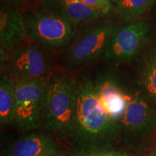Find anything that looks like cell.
Returning <instances> with one entry per match:
<instances>
[{"mask_svg":"<svg viewBox=\"0 0 156 156\" xmlns=\"http://www.w3.org/2000/svg\"><path fill=\"white\" fill-rule=\"evenodd\" d=\"M75 120L67 142L72 156L113 147L121 139V128L108 116L95 88L94 82L77 83Z\"/></svg>","mask_w":156,"mask_h":156,"instance_id":"cell-1","label":"cell"},{"mask_svg":"<svg viewBox=\"0 0 156 156\" xmlns=\"http://www.w3.org/2000/svg\"><path fill=\"white\" fill-rule=\"evenodd\" d=\"M77 80L67 73L51 76L47 97L41 116V129L67 141L75 120Z\"/></svg>","mask_w":156,"mask_h":156,"instance_id":"cell-2","label":"cell"},{"mask_svg":"<svg viewBox=\"0 0 156 156\" xmlns=\"http://www.w3.org/2000/svg\"><path fill=\"white\" fill-rule=\"evenodd\" d=\"M51 77L28 78L15 82V107L13 124L20 131L41 128Z\"/></svg>","mask_w":156,"mask_h":156,"instance_id":"cell-3","label":"cell"},{"mask_svg":"<svg viewBox=\"0 0 156 156\" xmlns=\"http://www.w3.org/2000/svg\"><path fill=\"white\" fill-rule=\"evenodd\" d=\"M126 107L121 123V139L129 147L138 149L153 134L156 113L140 92L126 93Z\"/></svg>","mask_w":156,"mask_h":156,"instance_id":"cell-4","label":"cell"},{"mask_svg":"<svg viewBox=\"0 0 156 156\" xmlns=\"http://www.w3.org/2000/svg\"><path fill=\"white\" fill-rule=\"evenodd\" d=\"M5 53V59L1 64L2 74L14 81L51 76V62L40 45L20 44Z\"/></svg>","mask_w":156,"mask_h":156,"instance_id":"cell-5","label":"cell"},{"mask_svg":"<svg viewBox=\"0 0 156 156\" xmlns=\"http://www.w3.org/2000/svg\"><path fill=\"white\" fill-rule=\"evenodd\" d=\"M115 26L109 20L99 22L81 34L66 51L63 65L67 69L85 65L104 55Z\"/></svg>","mask_w":156,"mask_h":156,"instance_id":"cell-6","label":"cell"},{"mask_svg":"<svg viewBox=\"0 0 156 156\" xmlns=\"http://www.w3.org/2000/svg\"><path fill=\"white\" fill-rule=\"evenodd\" d=\"M26 34L30 41L47 48L64 47L73 40L74 31L69 22L44 10L24 17Z\"/></svg>","mask_w":156,"mask_h":156,"instance_id":"cell-7","label":"cell"},{"mask_svg":"<svg viewBox=\"0 0 156 156\" xmlns=\"http://www.w3.org/2000/svg\"><path fill=\"white\" fill-rule=\"evenodd\" d=\"M148 31L149 24L145 20L115 28L103 56L112 62L132 59L145 42Z\"/></svg>","mask_w":156,"mask_h":156,"instance_id":"cell-8","label":"cell"},{"mask_svg":"<svg viewBox=\"0 0 156 156\" xmlns=\"http://www.w3.org/2000/svg\"><path fill=\"white\" fill-rule=\"evenodd\" d=\"M3 156H67L54 134L46 131L21 136L4 148Z\"/></svg>","mask_w":156,"mask_h":156,"instance_id":"cell-9","label":"cell"},{"mask_svg":"<svg viewBox=\"0 0 156 156\" xmlns=\"http://www.w3.org/2000/svg\"><path fill=\"white\" fill-rule=\"evenodd\" d=\"M94 85L99 100L108 116L121 128L126 107V93L112 75L101 76L94 82Z\"/></svg>","mask_w":156,"mask_h":156,"instance_id":"cell-10","label":"cell"},{"mask_svg":"<svg viewBox=\"0 0 156 156\" xmlns=\"http://www.w3.org/2000/svg\"><path fill=\"white\" fill-rule=\"evenodd\" d=\"M26 34L24 17L14 5H2L0 12L1 51L8 52L21 44Z\"/></svg>","mask_w":156,"mask_h":156,"instance_id":"cell-11","label":"cell"},{"mask_svg":"<svg viewBox=\"0 0 156 156\" xmlns=\"http://www.w3.org/2000/svg\"><path fill=\"white\" fill-rule=\"evenodd\" d=\"M43 10L61 17L70 24L79 25L98 19L101 15L79 0H41Z\"/></svg>","mask_w":156,"mask_h":156,"instance_id":"cell-12","label":"cell"},{"mask_svg":"<svg viewBox=\"0 0 156 156\" xmlns=\"http://www.w3.org/2000/svg\"><path fill=\"white\" fill-rule=\"evenodd\" d=\"M15 107V82L1 74L0 78V124L1 126L13 124Z\"/></svg>","mask_w":156,"mask_h":156,"instance_id":"cell-13","label":"cell"},{"mask_svg":"<svg viewBox=\"0 0 156 156\" xmlns=\"http://www.w3.org/2000/svg\"><path fill=\"white\" fill-rule=\"evenodd\" d=\"M156 0H119L115 11L126 20H134L144 15Z\"/></svg>","mask_w":156,"mask_h":156,"instance_id":"cell-14","label":"cell"},{"mask_svg":"<svg viewBox=\"0 0 156 156\" xmlns=\"http://www.w3.org/2000/svg\"><path fill=\"white\" fill-rule=\"evenodd\" d=\"M140 82L148 96L156 102V55L146 63Z\"/></svg>","mask_w":156,"mask_h":156,"instance_id":"cell-15","label":"cell"},{"mask_svg":"<svg viewBox=\"0 0 156 156\" xmlns=\"http://www.w3.org/2000/svg\"><path fill=\"white\" fill-rule=\"evenodd\" d=\"M80 2L94 9L101 15H106L115 10V7L110 0H79Z\"/></svg>","mask_w":156,"mask_h":156,"instance_id":"cell-16","label":"cell"},{"mask_svg":"<svg viewBox=\"0 0 156 156\" xmlns=\"http://www.w3.org/2000/svg\"><path fill=\"white\" fill-rule=\"evenodd\" d=\"M80 156H132L125 151L117 150L116 148L108 147L104 149L96 150L87 153Z\"/></svg>","mask_w":156,"mask_h":156,"instance_id":"cell-17","label":"cell"},{"mask_svg":"<svg viewBox=\"0 0 156 156\" xmlns=\"http://www.w3.org/2000/svg\"><path fill=\"white\" fill-rule=\"evenodd\" d=\"M110 1L112 2L114 4V5H116L117 3H118L119 2V0H110Z\"/></svg>","mask_w":156,"mask_h":156,"instance_id":"cell-18","label":"cell"},{"mask_svg":"<svg viewBox=\"0 0 156 156\" xmlns=\"http://www.w3.org/2000/svg\"><path fill=\"white\" fill-rule=\"evenodd\" d=\"M148 156H156V151H153V153H151Z\"/></svg>","mask_w":156,"mask_h":156,"instance_id":"cell-19","label":"cell"},{"mask_svg":"<svg viewBox=\"0 0 156 156\" xmlns=\"http://www.w3.org/2000/svg\"><path fill=\"white\" fill-rule=\"evenodd\" d=\"M155 151H156V149H155Z\"/></svg>","mask_w":156,"mask_h":156,"instance_id":"cell-20","label":"cell"},{"mask_svg":"<svg viewBox=\"0 0 156 156\" xmlns=\"http://www.w3.org/2000/svg\"><path fill=\"white\" fill-rule=\"evenodd\" d=\"M2 156H3V155H2Z\"/></svg>","mask_w":156,"mask_h":156,"instance_id":"cell-21","label":"cell"}]
</instances>
